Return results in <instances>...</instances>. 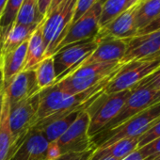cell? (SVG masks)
I'll use <instances>...</instances> for the list:
<instances>
[{
	"label": "cell",
	"instance_id": "18",
	"mask_svg": "<svg viewBox=\"0 0 160 160\" xmlns=\"http://www.w3.org/2000/svg\"><path fill=\"white\" fill-rule=\"evenodd\" d=\"M42 23L37 28L28 41L27 58L24 71L35 70V68L45 58V46L42 29Z\"/></svg>",
	"mask_w": 160,
	"mask_h": 160
},
{
	"label": "cell",
	"instance_id": "29",
	"mask_svg": "<svg viewBox=\"0 0 160 160\" xmlns=\"http://www.w3.org/2000/svg\"><path fill=\"white\" fill-rule=\"evenodd\" d=\"M138 150L142 154L145 160H151L152 158L160 154V138Z\"/></svg>",
	"mask_w": 160,
	"mask_h": 160
},
{
	"label": "cell",
	"instance_id": "23",
	"mask_svg": "<svg viewBox=\"0 0 160 160\" xmlns=\"http://www.w3.org/2000/svg\"><path fill=\"white\" fill-rule=\"evenodd\" d=\"M44 17L39 11L38 0H24L18 12L15 24L19 25H41Z\"/></svg>",
	"mask_w": 160,
	"mask_h": 160
},
{
	"label": "cell",
	"instance_id": "32",
	"mask_svg": "<svg viewBox=\"0 0 160 160\" xmlns=\"http://www.w3.org/2000/svg\"><path fill=\"white\" fill-rule=\"evenodd\" d=\"M62 155L61 151L56 141L49 142L46 150V160H58Z\"/></svg>",
	"mask_w": 160,
	"mask_h": 160
},
{
	"label": "cell",
	"instance_id": "43",
	"mask_svg": "<svg viewBox=\"0 0 160 160\" xmlns=\"http://www.w3.org/2000/svg\"><path fill=\"white\" fill-rule=\"evenodd\" d=\"M99 1H100V2H101V3H102V4H103V2H104V1H105V0H99Z\"/></svg>",
	"mask_w": 160,
	"mask_h": 160
},
{
	"label": "cell",
	"instance_id": "41",
	"mask_svg": "<svg viewBox=\"0 0 160 160\" xmlns=\"http://www.w3.org/2000/svg\"><path fill=\"white\" fill-rule=\"evenodd\" d=\"M1 49H2V39H1V35H0V55H1Z\"/></svg>",
	"mask_w": 160,
	"mask_h": 160
},
{
	"label": "cell",
	"instance_id": "25",
	"mask_svg": "<svg viewBox=\"0 0 160 160\" xmlns=\"http://www.w3.org/2000/svg\"><path fill=\"white\" fill-rule=\"evenodd\" d=\"M24 0H8L5 11L0 18V35L3 42L4 37L15 24L18 12Z\"/></svg>",
	"mask_w": 160,
	"mask_h": 160
},
{
	"label": "cell",
	"instance_id": "12",
	"mask_svg": "<svg viewBox=\"0 0 160 160\" xmlns=\"http://www.w3.org/2000/svg\"><path fill=\"white\" fill-rule=\"evenodd\" d=\"M41 92L37 84L35 71H22L4 88L5 96L10 106L27 100Z\"/></svg>",
	"mask_w": 160,
	"mask_h": 160
},
{
	"label": "cell",
	"instance_id": "8",
	"mask_svg": "<svg viewBox=\"0 0 160 160\" xmlns=\"http://www.w3.org/2000/svg\"><path fill=\"white\" fill-rule=\"evenodd\" d=\"M160 102V92L148 88L135 86L117 116L101 131L111 130L123 123L133 116ZM100 132V133H101Z\"/></svg>",
	"mask_w": 160,
	"mask_h": 160
},
{
	"label": "cell",
	"instance_id": "39",
	"mask_svg": "<svg viewBox=\"0 0 160 160\" xmlns=\"http://www.w3.org/2000/svg\"><path fill=\"white\" fill-rule=\"evenodd\" d=\"M138 0H128V1H127V9H129V8L133 7L134 5H136L138 3Z\"/></svg>",
	"mask_w": 160,
	"mask_h": 160
},
{
	"label": "cell",
	"instance_id": "24",
	"mask_svg": "<svg viewBox=\"0 0 160 160\" xmlns=\"http://www.w3.org/2000/svg\"><path fill=\"white\" fill-rule=\"evenodd\" d=\"M34 71L37 79V84L41 91L55 84L57 74H56L53 57L45 58L35 68Z\"/></svg>",
	"mask_w": 160,
	"mask_h": 160
},
{
	"label": "cell",
	"instance_id": "11",
	"mask_svg": "<svg viewBox=\"0 0 160 160\" xmlns=\"http://www.w3.org/2000/svg\"><path fill=\"white\" fill-rule=\"evenodd\" d=\"M125 41L127 47L121 60L122 64L132 60L160 56V29L145 35H137Z\"/></svg>",
	"mask_w": 160,
	"mask_h": 160
},
{
	"label": "cell",
	"instance_id": "4",
	"mask_svg": "<svg viewBox=\"0 0 160 160\" xmlns=\"http://www.w3.org/2000/svg\"><path fill=\"white\" fill-rule=\"evenodd\" d=\"M159 67L160 56L145 58L124 63L109 80L104 90V93L111 94L131 90Z\"/></svg>",
	"mask_w": 160,
	"mask_h": 160
},
{
	"label": "cell",
	"instance_id": "16",
	"mask_svg": "<svg viewBox=\"0 0 160 160\" xmlns=\"http://www.w3.org/2000/svg\"><path fill=\"white\" fill-rule=\"evenodd\" d=\"M28 42L15 50L0 56V72L2 73L4 88L19 72L24 71L27 58Z\"/></svg>",
	"mask_w": 160,
	"mask_h": 160
},
{
	"label": "cell",
	"instance_id": "1",
	"mask_svg": "<svg viewBox=\"0 0 160 160\" xmlns=\"http://www.w3.org/2000/svg\"><path fill=\"white\" fill-rule=\"evenodd\" d=\"M158 118H160V102L133 116L119 126L92 138L93 147L95 149L104 148L123 138H139Z\"/></svg>",
	"mask_w": 160,
	"mask_h": 160
},
{
	"label": "cell",
	"instance_id": "33",
	"mask_svg": "<svg viewBox=\"0 0 160 160\" xmlns=\"http://www.w3.org/2000/svg\"><path fill=\"white\" fill-rule=\"evenodd\" d=\"M160 29V13L149 24L147 25L144 28H142L141 30H139L137 35H145V34H149L152 32H154L156 30ZM136 35V36H137Z\"/></svg>",
	"mask_w": 160,
	"mask_h": 160
},
{
	"label": "cell",
	"instance_id": "26",
	"mask_svg": "<svg viewBox=\"0 0 160 160\" xmlns=\"http://www.w3.org/2000/svg\"><path fill=\"white\" fill-rule=\"evenodd\" d=\"M128 0H105L102 4L100 28L111 22L118 15L127 10Z\"/></svg>",
	"mask_w": 160,
	"mask_h": 160
},
{
	"label": "cell",
	"instance_id": "19",
	"mask_svg": "<svg viewBox=\"0 0 160 160\" xmlns=\"http://www.w3.org/2000/svg\"><path fill=\"white\" fill-rule=\"evenodd\" d=\"M40 25H19L14 24L2 42L1 55L7 54L18 48L21 44L28 42L32 33ZM0 55V56H1Z\"/></svg>",
	"mask_w": 160,
	"mask_h": 160
},
{
	"label": "cell",
	"instance_id": "2",
	"mask_svg": "<svg viewBox=\"0 0 160 160\" xmlns=\"http://www.w3.org/2000/svg\"><path fill=\"white\" fill-rule=\"evenodd\" d=\"M77 0H63L50 13L45 16L42 23V37L45 46V58L52 57L65 37L72 23Z\"/></svg>",
	"mask_w": 160,
	"mask_h": 160
},
{
	"label": "cell",
	"instance_id": "30",
	"mask_svg": "<svg viewBox=\"0 0 160 160\" xmlns=\"http://www.w3.org/2000/svg\"><path fill=\"white\" fill-rule=\"evenodd\" d=\"M97 1L98 0H77L76 5H75L72 23L74 21H76L79 17H81L83 14H85Z\"/></svg>",
	"mask_w": 160,
	"mask_h": 160
},
{
	"label": "cell",
	"instance_id": "36",
	"mask_svg": "<svg viewBox=\"0 0 160 160\" xmlns=\"http://www.w3.org/2000/svg\"><path fill=\"white\" fill-rule=\"evenodd\" d=\"M3 101H4V84L2 73L0 72V116H1V111L3 108Z\"/></svg>",
	"mask_w": 160,
	"mask_h": 160
},
{
	"label": "cell",
	"instance_id": "20",
	"mask_svg": "<svg viewBox=\"0 0 160 160\" xmlns=\"http://www.w3.org/2000/svg\"><path fill=\"white\" fill-rule=\"evenodd\" d=\"M10 105L4 93L3 108L0 116V160H9L12 154L13 139L9 123Z\"/></svg>",
	"mask_w": 160,
	"mask_h": 160
},
{
	"label": "cell",
	"instance_id": "31",
	"mask_svg": "<svg viewBox=\"0 0 160 160\" xmlns=\"http://www.w3.org/2000/svg\"><path fill=\"white\" fill-rule=\"evenodd\" d=\"M95 149H91L84 152H72L62 154L58 160H90Z\"/></svg>",
	"mask_w": 160,
	"mask_h": 160
},
{
	"label": "cell",
	"instance_id": "28",
	"mask_svg": "<svg viewBox=\"0 0 160 160\" xmlns=\"http://www.w3.org/2000/svg\"><path fill=\"white\" fill-rule=\"evenodd\" d=\"M136 86H140L154 91H160V67L157 70H155L152 73H151L143 80H141Z\"/></svg>",
	"mask_w": 160,
	"mask_h": 160
},
{
	"label": "cell",
	"instance_id": "22",
	"mask_svg": "<svg viewBox=\"0 0 160 160\" xmlns=\"http://www.w3.org/2000/svg\"><path fill=\"white\" fill-rule=\"evenodd\" d=\"M160 13V0H150L141 5L137 4L135 25L137 33L149 25Z\"/></svg>",
	"mask_w": 160,
	"mask_h": 160
},
{
	"label": "cell",
	"instance_id": "13",
	"mask_svg": "<svg viewBox=\"0 0 160 160\" xmlns=\"http://www.w3.org/2000/svg\"><path fill=\"white\" fill-rule=\"evenodd\" d=\"M137 4L127 9L108 24L100 28L96 38H114L128 40L137 35L135 25V13Z\"/></svg>",
	"mask_w": 160,
	"mask_h": 160
},
{
	"label": "cell",
	"instance_id": "3",
	"mask_svg": "<svg viewBox=\"0 0 160 160\" xmlns=\"http://www.w3.org/2000/svg\"><path fill=\"white\" fill-rule=\"evenodd\" d=\"M122 65L121 62L83 65L75 69L57 84L65 92L72 95H75L96 86L115 72Z\"/></svg>",
	"mask_w": 160,
	"mask_h": 160
},
{
	"label": "cell",
	"instance_id": "40",
	"mask_svg": "<svg viewBox=\"0 0 160 160\" xmlns=\"http://www.w3.org/2000/svg\"><path fill=\"white\" fill-rule=\"evenodd\" d=\"M147 1H150V0H138L137 4L141 5V4H143V3H145V2H147Z\"/></svg>",
	"mask_w": 160,
	"mask_h": 160
},
{
	"label": "cell",
	"instance_id": "6",
	"mask_svg": "<svg viewBox=\"0 0 160 160\" xmlns=\"http://www.w3.org/2000/svg\"><path fill=\"white\" fill-rule=\"evenodd\" d=\"M97 45L98 40L95 37L93 39L69 44L56 52L52 56L57 74L55 84L58 83L60 80L77 69L87 58L92 54Z\"/></svg>",
	"mask_w": 160,
	"mask_h": 160
},
{
	"label": "cell",
	"instance_id": "9",
	"mask_svg": "<svg viewBox=\"0 0 160 160\" xmlns=\"http://www.w3.org/2000/svg\"><path fill=\"white\" fill-rule=\"evenodd\" d=\"M89 123V114L86 109L82 110L67 131L56 141L62 154L84 152L91 149H95L88 133Z\"/></svg>",
	"mask_w": 160,
	"mask_h": 160
},
{
	"label": "cell",
	"instance_id": "44",
	"mask_svg": "<svg viewBox=\"0 0 160 160\" xmlns=\"http://www.w3.org/2000/svg\"><path fill=\"white\" fill-rule=\"evenodd\" d=\"M159 92H160V91H159Z\"/></svg>",
	"mask_w": 160,
	"mask_h": 160
},
{
	"label": "cell",
	"instance_id": "17",
	"mask_svg": "<svg viewBox=\"0 0 160 160\" xmlns=\"http://www.w3.org/2000/svg\"><path fill=\"white\" fill-rule=\"evenodd\" d=\"M138 138H123L104 148L95 149L90 160H100L104 157H113L122 160L138 149Z\"/></svg>",
	"mask_w": 160,
	"mask_h": 160
},
{
	"label": "cell",
	"instance_id": "5",
	"mask_svg": "<svg viewBox=\"0 0 160 160\" xmlns=\"http://www.w3.org/2000/svg\"><path fill=\"white\" fill-rule=\"evenodd\" d=\"M131 90L111 94L102 93L87 108L90 117L89 136L93 138L99 134L120 112L127 100Z\"/></svg>",
	"mask_w": 160,
	"mask_h": 160
},
{
	"label": "cell",
	"instance_id": "7",
	"mask_svg": "<svg viewBox=\"0 0 160 160\" xmlns=\"http://www.w3.org/2000/svg\"><path fill=\"white\" fill-rule=\"evenodd\" d=\"M39 102L40 92L27 100L10 106L9 123L13 139L12 153L28 136L36 116Z\"/></svg>",
	"mask_w": 160,
	"mask_h": 160
},
{
	"label": "cell",
	"instance_id": "27",
	"mask_svg": "<svg viewBox=\"0 0 160 160\" xmlns=\"http://www.w3.org/2000/svg\"><path fill=\"white\" fill-rule=\"evenodd\" d=\"M158 138H160V118H158L155 122L138 138V149L147 145L148 143L157 139Z\"/></svg>",
	"mask_w": 160,
	"mask_h": 160
},
{
	"label": "cell",
	"instance_id": "14",
	"mask_svg": "<svg viewBox=\"0 0 160 160\" xmlns=\"http://www.w3.org/2000/svg\"><path fill=\"white\" fill-rule=\"evenodd\" d=\"M98 45L92 54L87 58L80 66L92 63L121 62L126 52V41L114 38H100ZM79 66V67H80Z\"/></svg>",
	"mask_w": 160,
	"mask_h": 160
},
{
	"label": "cell",
	"instance_id": "34",
	"mask_svg": "<svg viewBox=\"0 0 160 160\" xmlns=\"http://www.w3.org/2000/svg\"><path fill=\"white\" fill-rule=\"evenodd\" d=\"M38 3H39V11L41 12V14L45 18L49 8L51 6L52 3V0H38Z\"/></svg>",
	"mask_w": 160,
	"mask_h": 160
},
{
	"label": "cell",
	"instance_id": "38",
	"mask_svg": "<svg viewBox=\"0 0 160 160\" xmlns=\"http://www.w3.org/2000/svg\"><path fill=\"white\" fill-rule=\"evenodd\" d=\"M7 2H8V0H0V18H1V16L5 11Z\"/></svg>",
	"mask_w": 160,
	"mask_h": 160
},
{
	"label": "cell",
	"instance_id": "35",
	"mask_svg": "<svg viewBox=\"0 0 160 160\" xmlns=\"http://www.w3.org/2000/svg\"><path fill=\"white\" fill-rule=\"evenodd\" d=\"M122 160H145L144 157L142 156V154L139 152V151L137 149L136 151L132 152L131 153H129L128 155H126L124 158H122Z\"/></svg>",
	"mask_w": 160,
	"mask_h": 160
},
{
	"label": "cell",
	"instance_id": "15",
	"mask_svg": "<svg viewBox=\"0 0 160 160\" xmlns=\"http://www.w3.org/2000/svg\"><path fill=\"white\" fill-rule=\"evenodd\" d=\"M48 144L41 132L29 133L9 160H46Z\"/></svg>",
	"mask_w": 160,
	"mask_h": 160
},
{
	"label": "cell",
	"instance_id": "42",
	"mask_svg": "<svg viewBox=\"0 0 160 160\" xmlns=\"http://www.w3.org/2000/svg\"><path fill=\"white\" fill-rule=\"evenodd\" d=\"M151 160H160V154H158V155H156L155 157H153V158H152Z\"/></svg>",
	"mask_w": 160,
	"mask_h": 160
},
{
	"label": "cell",
	"instance_id": "37",
	"mask_svg": "<svg viewBox=\"0 0 160 160\" xmlns=\"http://www.w3.org/2000/svg\"><path fill=\"white\" fill-rule=\"evenodd\" d=\"M62 1H63V0H52V3H51V6H50V8H49V11H48L47 14L50 13L55 8H57ZM47 14H46V15H47Z\"/></svg>",
	"mask_w": 160,
	"mask_h": 160
},
{
	"label": "cell",
	"instance_id": "21",
	"mask_svg": "<svg viewBox=\"0 0 160 160\" xmlns=\"http://www.w3.org/2000/svg\"><path fill=\"white\" fill-rule=\"evenodd\" d=\"M85 109L86 108L73 111L64 117H61V118L56 120L55 122L46 125L41 131V133L44 136V138L47 139L48 142L57 141L67 131V129L72 125V123L76 120V118L78 117L80 112Z\"/></svg>",
	"mask_w": 160,
	"mask_h": 160
},
{
	"label": "cell",
	"instance_id": "10",
	"mask_svg": "<svg viewBox=\"0 0 160 160\" xmlns=\"http://www.w3.org/2000/svg\"><path fill=\"white\" fill-rule=\"evenodd\" d=\"M101 11L102 3L98 0L85 14L72 23L56 52L69 44L95 38L100 30Z\"/></svg>",
	"mask_w": 160,
	"mask_h": 160
}]
</instances>
